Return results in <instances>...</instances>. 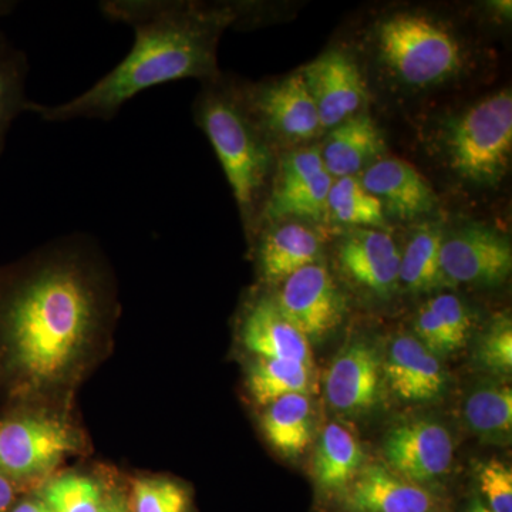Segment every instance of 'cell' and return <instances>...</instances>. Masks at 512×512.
I'll use <instances>...</instances> for the list:
<instances>
[{
  "label": "cell",
  "mask_w": 512,
  "mask_h": 512,
  "mask_svg": "<svg viewBox=\"0 0 512 512\" xmlns=\"http://www.w3.org/2000/svg\"><path fill=\"white\" fill-rule=\"evenodd\" d=\"M101 12L134 30V45L111 72L72 100L45 106L30 104L29 113L49 123L114 119L121 107L151 87L183 79L214 80L217 43L235 19L229 8H207L167 0H110Z\"/></svg>",
  "instance_id": "obj_1"
},
{
  "label": "cell",
  "mask_w": 512,
  "mask_h": 512,
  "mask_svg": "<svg viewBox=\"0 0 512 512\" xmlns=\"http://www.w3.org/2000/svg\"><path fill=\"white\" fill-rule=\"evenodd\" d=\"M103 312L99 278L72 244L0 271V348L22 382L66 373Z\"/></svg>",
  "instance_id": "obj_2"
},
{
  "label": "cell",
  "mask_w": 512,
  "mask_h": 512,
  "mask_svg": "<svg viewBox=\"0 0 512 512\" xmlns=\"http://www.w3.org/2000/svg\"><path fill=\"white\" fill-rule=\"evenodd\" d=\"M210 86L198 97L195 120L211 141L248 222L271 173V147L248 109L244 89L220 84V76Z\"/></svg>",
  "instance_id": "obj_3"
},
{
  "label": "cell",
  "mask_w": 512,
  "mask_h": 512,
  "mask_svg": "<svg viewBox=\"0 0 512 512\" xmlns=\"http://www.w3.org/2000/svg\"><path fill=\"white\" fill-rule=\"evenodd\" d=\"M376 47L384 66L412 87H429L456 76L463 67L457 37L420 13H394L376 28Z\"/></svg>",
  "instance_id": "obj_4"
},
{
  "label": "cell",
  "mask_w": 512,
  "mask_h": 512,
  "mask_svg": "<svg viewBox=\"0 0 512 512\" xmlns=\"http://www.w3.org/2000/svg\"><path fill=\"white\" fill-rule=\"evenodd\" d=\"M446 153L453 171L470 183L495 185L512 156L511 90L491 94L450 121Z\"/></svg>",
  "instance_id": "obj_5"
},
{
  "label": "cell",
  "mask_w": 512,
  "mask_h": 512,
  "mask_svg": "<svg viewBox=\"0 0 512 512\" xmlns=\"http://www.w3.org/2000/svg\"><path fill=\"white\" fill-rule=\"evenodd\" d=\"M79 450V439L64 421L42 413L13 412L0 419V474L28 483Z\"/></svg>",
  "instance_id": "obj_6"
},
{
  "label": "cell",
  "mask_w": 512,
  "mask_h": 512,
  "mask_svg": "<svg viewBox=\"0 0 512 512\" xmlns=\"http://www.w3.org/2000/svg\"><path fill=\"white\" fill-rule=\"evenodd\" d=\"M454 440L441 421L416 417L400 421L383 437L384 466L404 480L431 488L454 464Z\"/></svg>",
  "instance_id": "obj_7"
},
{
  "label": "cell",
  "mask_w": 512,
  "mask_h": 512,
  "mask_svg": "<svg viewBox=\"0 0 512 512\" xmlns=\"http://www.w3.org/2000/svg\"><path fill=\"white\" fill-rule=\"evenodd\" d=\"M333 178L325 170L320 147L299 148L282 158L262 217L272 222L288 218L323 220Z\"/></svg>",
  "instance_id": "obj_8"
},
{
  "label": "cell",
  "mask_w": 512,
  "mask_h": 512,
  "mask_svg": "<svg viewBox=\"0 0 512 512\" xmlns=\"http://www.w3.org/2000/svg\"><path fill=\"white\" fill-rule=\"evenodd\" d=\"M275 302L279 311L308 340L330 335L345 315V301L325 265L312 264L282 282Z\"/></svg>",
  "instance_id": "obj_9"
},
{
  "label": "cell",
  "mask_w": 512,
  "mask_h": 512,
  "mask_svg": "<svg viewBox=\"0 0 512 512\" xmlns=\"http://www.w3.org/2000/svg\"><path fill=\"white\" fill-rule=\"evenodd\" d=\"M244 96L266 138L301 143L322 131L315 101L301 72L281 82L244 89Z\"/></svg>",
  "instance_id": "obj_10"
},
{
  "label": "cell",
  "mask_w": 512,
  "mask_h": 512,
  "mask_svg": "<svg viewBox=\"0 0 512 512\" xmlns=\"http://www.w3.org/2000/svg\"><path fill=\"white\" fill-rule=\"evenodd\" d=\"M440 262L448 284L497 286L511 274L512 248L493 229L473 225L443 238Z\"/></svg>",
  "instance_id": "obj_11"
},
{
  "label": "cell",
  "mask_w": 512,
  "mask_h": 512,
  "mask_svg": "<svg viewBox=\"0 0 512 512\" xmlns=\"http://www.w3.org/2000/svg\"><path fill=\"white\" fill-rule=\"evenodd\" d=\"M383 359L375 346L362 339L348 343L333 359L326 375V397L335 412L362 416L382 402Z\"/></svg>",
  "instance_id": "obj_12"
},
{
  "label": "cell",
  "mask_w": 512,
  "mask_h": 512,
  "mask_svg": "<svg viewBox=\"0 0 512 512\" xmlns=\"http://www.w3.org/2000/svg\"><path fill=\"white\" fill-rule=\"evenodd\" d=\"M315 101L322 130L360 113L367 101L365 79L355 60L340 50L323 53L301 70Z\"/></svg>",
  "instance_id": "obj_13"
},
{
  "label": "cell",
  "mask_w": 512,
  "mask_h": 512,
  "mask_svg": "<svg viewBox=\"0 0 512 512\" xmlns=\"http://www.w3.org/2000/svg\"><path fill=\"white\" fill-rule=\"evenodd\" d=\"M338 264L343 276L377 299L399 289L400 251L383 229L357 228L340 241Z\"/></svg>",
  "instance_id": "obj_14"
},
{
  "label": "cell",
  "mask_w": 512,
  "mask_h": 512,
  "mask_svg": "<svg viewBox=\"0 0 512 512\" xmlns=\"http://www.w3.org/2000/svg\"><path fill=\"white\" fill-rule=\"evenodd\" d=\"M343 512H448L433 488L397 476L384 464H369L339 495Z\"/></svg>",
  "instance_id": "obj_15"
},
{
  "label": "cell",
  "mask_w": 512,
  "mask_h": 512,
  "mask_svg": "<svg viewBox=\"0 0 512 512\" xmlns=\"http://www.w3.org/2000/svg\"><path fill=\"white\" fill-rule=\"evenodd\" d=\"M384 384L407 403H429L446 393L448 376L440 357L412 335L396 336L383 359Z\"/></svg>",
  "instance_id": "obj_16"
},
{
  "label": "cell",
  "mask_w": 512,
  "mask_h": 512,
  "mask_svg": "<svg viewBox=\"0 0 512 512\" xmlns=\"http://www.w3.org/2000/svg\"><path fill=\"white\" fill-rule=\"evenodd\" d=\"M360 183L382 202L384 214L414 220L433 212L437 195L423 174L400 158H380L363 171Z\"/></svg>",
  "instance_id": "obj_17"
},
{
  "label": "cell",
  "mask_w": 512,
  "mask_h": 512,
  "mask_svg": "<svg viewBox=\"0 0 512 512\" xmlns=\"http://www.w3.org/2000/svg\"><path fill=\"white\" fill-rule=\"evenodd\" d=\"M242 345L258 359L313 366L309 340L279 311L274 298L256 299L241 325Z\"/></svg>",
  "instance_id": "obj_18"
},
{
  "label": "cell",
  "mask_w": 512,
  "mask_h": 512,
  "mask_svg": "<svg viewBox=\"0 0 512 512\" xmlns=\"http://www.w3.org/2000/svg\"><path fill=\"white\" fill-rule=\"evenodd\" d=\"M386 143L375 120L359 113L330 128L325 143L320 147L325 170L333 180L356 177L370 164L380 160Z\"/></svg>",
  "instance_id": "obj_19"
},
{
  "label": "cell",
  "mask_w": 512,
  "mask_h": 512,
  "mask_svg": "<svg viewBox=\"0 0 512 512\" xmlns=\"http://www.w3.org/2000/svg\"><path fill=\"white\" fill-rule=\"evenodd\" d=\"M319 254L320 241L311 228L295 222L275 224L259 241V271L266 282L282 284L299 269L316 264Z\"/></svg>",
  "instance_id": "obj_20"
},
{
  "label": "cell",
  "mask_w": 512,
  "mask_h": 512,
  "mask_svg": "<svg viewBox=\"0 0 512 512\" xmlns=\"http://www.w3.org/2000/svg\"><path fill=\"white\" fill-rule=\"evenodd\" d=\"M365 466V453L355 434L330 423L320 434L313 456V480L320 493L339 497Z\"/></svg>",
  "instance_id": "obj_21"
},
{
  "label": "cell",
  "mask_w": 512,
  "mask_h": 512,
  "mask_svg": "<svg viewBox=\"0 0 512 512\" xmlns=\"http://www.w3.org/2000/svg\"><path fill=\"white\" fill-rule=\"evenodd\" d=\"M265 439L286 458L303 456L312 446L315 412L306 394H288L265 406L261 419Z\"/></svg>",
  "instance_id": "obj_22"
},
{
  "label": "cell",
  "mask_w": 512,
  "mask_h": 512,
  "mask_svg": "<svg viewBox=\"0 0 512 512\" xmlns=\"http://www.w3.org/2000/svg\"><path fill=\"white\" fill-rule=\"evenodd\" d=\"M464 420L485 443L507 444L512 433V390L504 383L483 382L468 393Z\"/></svg>",
  "instance_id": "obj_23"
},
{
  "label": "cell",
  "mask_w": 512,
  "mask_h": 512,
  "mask_svg": "<svg viewBox=\"0 0 512 512\" xmlns=\"http://www.w3.org/2000/svg\"><path fill=\"white\" fill-rule=\"evenodd\" d=\"M443 238L439 225H421L414 231L400 254V285L413 292H427L448 285L440 262Z\"/></svg>",
  "instance_id": "obj_24"
},
{
  "label": "cell",
  "mask_w": 512,
  "mask_h": 512,
  "mask_svg": "<svg viewBox=\"0 0 512 512\" xmlns=\"http://www.w3.org/2000/svg\"><path fill=\"white\" fill-rule=\"evenodd\" d=\"M247 384L252 399L264 407L288 394L309 396L315 389L313 366L289 360L258 359L249 367Z\"/></svg>",
  "instance_id": "obj_25"
},
{
  "label": "cell",
  "mask_w": 512,
  "mask_h": 512,
  "mask_svg": "<svg viewBox=\"0 0 512 512\" xmlns=\"http://www.w3.org/2000/svg\"><path fill=\"white\" fill-rule=\"evenodd\" d=\"M28 70L25 53L0 33V156L13 123L20 114L29 113L32 104L26 97Z\"/></svg>",
  "instance_id": "obj_26"
},
{
  "label": "cell",
  "mask_w": 512,
  "mask_h": 512,
  "mask_svg": "<svg viewBox=\"0 0 512 512\" xmlns=\"http://www.w3.org/2000/svg\"><path fill=\"white\" fill-rule=\"evenodd\" d=\"M328 214L340 224L357 228L386 227L382 202L370 194L357 177L333 180L328 195Z\"/></svg>",
  "instance_id": "obj_27"
},
{
  "label": "cell",
  "mask_w": 512,
  "mask_h": 512,
  "mask_svg": "<svg viewBox=\"0 0 512 512\" xmlns=\"http://www.w3.org/2000/svg\"><path fill=\"white\" fill-rule=\"evenodd\" d=\"M39 498L52 512H100L103 505L96 481L79 474H67L50 481Z\"/></svg>",
  "instance_id": "obj_28"
},
{
  "label": "cell",
  "mask_w": 512,
  "mask_h": 512,
  "mask_svg": "<svg viewBox=\"0 0 512 512\" xmlns=\"http://www.w3.org/2000/svg\"><path fill=\"white\" fill-rule=\"evenodd\" d=\"M133 512H190L187 490L168 478H138L133 484Z\"/></svg>",
  "instance_id": "obj_29"
},
{
  "label": "cell",
  "mask_w": 512,
  "mask_h": 512,
  "mask_svg": "<svg viewBox=\"0 0 512 512\" xmlns=\"http://www.w3.org/2000/svg\"><path fill=\"white\" fill-rule=\"evenodd\" d=\"M477 360L488 372L507 376L512 370V323L508 316H498L481 335Z\"/></svg>",
  "instance_id": "obj_30"
},
{
  "label": "cell",
  "mask_w": 512,
  "mask_h": 512,
  "mask_svg": "<svg viewBox=\"0 0 512 512\" xmlns=\"http://www.w3.org/2000/svg\"><path fill=\"white\" fill-rule=\"evenodd\" d=\"M427 303L439 318L453 353L463 348L471 329L470 313L464 302L451 293H441Z\"/></svg>",
  "instance_id": "obj_31"
},
{
  "label": "cell",
  "mask_w": 512,
  "mask_h": 512,
  "mask_svg": "<svg viewBox=\"0 0 512 512\" xmlns=\"http://www.w3.org/2000/svg\"><path fill=\"white\" fill-rule=\"evenodd\" d=\"M478 485L487 498L491 512H512V471L503 461L493 458L478 468Z\"/></svg>",
  "instance_id": "obj_32"
},
{
  "label": "cell",
  "mask_w": 512,
  "mask_h": 512,
  "mask_svg": "<svg viewBox=\"0 0 512 512\" xmlns=\"http://www.w3.org/2000/svg\"><path fill=\"white\" fill-rule=\"evenodd\" d=\"M414 333H416L414 338L423 343L434 355L440 357L453 353L439 318L427 302L421 306L414 320Z\"/></svg>",
  "instance_id": "obj_33"
},
{
  "label": "cell",
  "mask_w": 512,
  "mask_h": 512,
  "mask_svg": "<svg viewBox=\"0 0 512 512\" xmlns=\"http://www.w3.org/2000/svg\"><path fill=\"white\" fill-rule=\"evenodd\" d=\"M20 485L0 474V512H10L19 500Z\"/></svg>",
  "instance_id": "obj_34"
},
{
  "label": "cell",
  "mask_w": 512,
  "mask_h": 512,
  "mask_svg": "<svg viewBox=\"0 0 512 512\" xmlns=\"http://www.w3.org/2000/svg\"><path fill=\"white\" fill-rule=\"evenodd\" d=\"M10 512H52L40 498L18 500Z\"/></svg>",
  "instance_id": "obj_35"
},
{
  "label": "cell",
  "mask_w": 512,
  "mask_h": 512,
  "mask_svg": "<svg viewBox=\"0 0 512 512\" xmlns=\"http://www.w3.org/2000/svg\"><path fill=\"white\" fill-rule=\"evenodd\" d=\"M100 512H130V510L126 500L120 494H113L107 500H103Z\"/></svg>",
  "instance_id": "obj_36"
},
{
  "label": "cell",
  "mask_w": 512,
  "mask_h": 512,
  "mask_svg": "<svg viewBox=\"0 0 512 512\" xmlns=\"http://www.w3.org/2000/svg\"><path fill=\"white\" fill-rule=\"evenodd\" d=\"M15 8V3L12 2H0V16L9 15Z\"/></svg>",
  "instance_id": "obj_37"
},
{
  "label": "cell",
  "mask_w": 512,
  "mask_h": 512,
  "mask_svg": "<svg viewBox=\"0 0 512 512\" xmlns=\"http://www.w3.org/2000/svg\"><path fill=\"white\" fill-rule=\"evenodd\" d=\"M467 512H491L488 510L487 505L481 504L480 501H474L471 507L468 508Z\"/></svg>",
  "instance_id": "obj_38"
}]
</instances>
